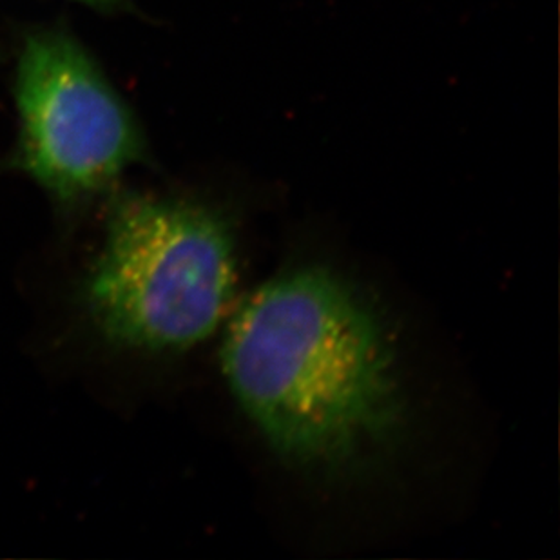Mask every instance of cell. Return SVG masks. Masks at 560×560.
Wrapping results in <instances>:
<instances>
[{"label":"cell","mask_w":560,"mask_h":560,"mask_svg":"<svg viewBox=\"0 0 560 560\" xmlns=\"http://www.w3.org/2000/svg\"><path fill=\"white\" fill-rule=\"evenodd\" d=\"M222 365L270 448L307 470L369 465L407 424L383 316L325 267L291 270L254 292L229 323Z\"/></svg>","instance_id":"obj_1"},{"label":"cell","mask_w":560,"mask_h":560,"mask_svg":"<svg viewBox=\"0 0 560 560\" xmlns=\"http://www.w3.org/2000/svg\"><path fill=\"white\" fill-rule=\"evenodd\" d=\"M236 285L228 218L186 198L118 196L85 276L98 332L126 349L180 352L222 323Z\"/></svg>","instance_id":"obj_2"},{"label":"cell","mask_w":560,"mask_h":560,"mask_svg":"<svg viewBox=\"0 0 560 560\" xmlns=\"http://www.w3.org/2000/svg\"><path fill=\"white\" fill-rule=\"evenodd\" d=\"M15 164L63 206L106 192L145 159L137 117L90 51L62 30H37L16 63Z\"/></svg>","instance_id":"obj_3"},{"label":"cell","mask_w":560,"mask_h":560,"mask_svg":"<svg viewBox=\"0 0 560 560\" xmlns=\"http://www.w3.org/2000/svg\"><path fill=\"white\" fill-rule=\"evenodd\" d=\"M98 11H117L126 8L127 0H74Z\"/></svg>","instance_id":"obj_4"}]
</instances>
